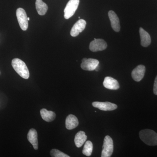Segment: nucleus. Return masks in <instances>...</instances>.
Returning <instances> with one entry per match:
<instances>
[{"mask_svg": "<svg viewBox=\"0 0 157 157\" xmlns=\"http://www.w3.org/2000/svg\"><path fill=\"white\" fill-rule=\"evenodd\" d=\"M140 139L147 145H157V134L150 129L141 130L139 133Z\"/></svg>", "mask_w": 157, "mask_h": 157, "instance_id": "1", "label": "nucleus"}, {"mask_svg": "<svg viewBox=\"0 0 157 157\" xmlns=\"http://www.w3.org/2000/svg\"><path fill=\"white\" fill-rule=\"evenodd\" d=\"M11 65L13 69L21 77L25 79L29 78V72L28 68L23 61L18 58L13 59L11 62Z\"/></svg>", "mask_w": 157, "mask_h": 157, "instance_id": "2", "label": "nucleus"}, {"mask_svg": "<svg viewBox=\"0 0 157 157\" xmlns=\"http://www.w3.org/2000/svg\"><path fill=\"white\" fill-rule=\"evenodd\" d=\"M113 151V140L110 136L107 135L104 139L101 157H110L112 155Z\"/></svg>", "mask_w": 157, "mask_h": 157, "instance_id": "3", "label": "nucleus"}, {"mask_svg": "<svg viewBox=\"0 0 157 157\" xmlns=\"http://www.w3.org/2000/svg\"><path fill=\"white\" fill-rule=\"evenodd\" d=\"M79 0H70L64 10V17L68 19L73 16L78 9Z\"/></svg>", "mask_w": 157, "mask_h": 157, "instance_id": "4", "label": "nucleus"}, {"mask_svg": "<svg viewBox=\"0 0 157 157\" xmlns=\"http://www.w3.org/2000/svg\"><path fill=\"white\" fill-rule=\"evenodd\" d=\"M16 16L21 28L22 30H27L28 28L29 21L25 10L22 8H18L16 11Z\"/></svg>", "mask_w": 157, "mask_h": 157, "instance_id": "5", "label": "nucleus"}, {"mask_svg": "<svg viewBox=\"0 0 157 157\" xmlns=\"http://www.w3.org/2000/svg\"><path fill=\"white\" fill-rule=\"evenodd\" d=\"M82 61V69L87 71H94L95 70L99 64V61L96 59L83 58Z\"/></svg>", "mask_w": 157, "mask_h": 157, "instance_id": "6", "label": "nucleus"}, {"mask_svg": "<svg viewBox=\"0 0 157 157\" xmlns=\"http://www.w3.org/2000/svg\"><path fill=\"white\" fill-rule=\"evenodd\" d=\"M107 46V43L103 39H94L90 44V50L94 52L105 50Z\"/></svg>", "mask_w": 157, "mask_h": 157, "instance_id": "7", "label": "nucleus"}, {"mask_svg": "<svg viewBox=\"0 0 157 157\" xmlns=\"http://www.w3.org/2000/svg\"><path fill=\"white\" fill-rule=\"evenodd\" d=\"M86 22L84 20H78L73 26L70 31V35L72 36L76 37L78 36L80 33L84 30L86 26Z\"/></svg>", "mask_w": 157, "mask_h": 157, "instance_id": "8", "label": "nucleus"}, {"mask_svg": "<svg viewBox=\"0 0 157 157\" xmlns=\"http://www.w3.org/2000/svg\"><path fill=\"white\" fill-rule=\"evenodd\" d=\"M93 107L104 111H111L115 110L117 108L116 104L109 102H94L92 103Z\"/></svg>", "mask_w": 157, "mask_h": 157, "instance_id": "9", "label": "nucleus"}, {"mask_svg": "<svg viewBox=\"0 0 157 157\" xmlns=\"http://www.w3.org/2000/svg\"><path fill=\"white\" fill-rule=\"evenodd\" d=\"M145 66L140 65L137 66L132 71V78L136 82L140 81L144 77L145 73Z\"/></svg>", "mask_w": 157, "mask_h": 157, "instance_id": "10", "label": "nucleus"}, {"mask_svg": "<svg viewBox=\"0 0 157 157\" xmlns=\"http://www.w3.org/2000/svg\"><path fill=\"white\" fill-rule=\"evenodd\" d=\"M109 20H110L111 25L113 30L116 32L120 31L121 26L120 24V21L117 15L114 11H109L108 12Z\"/></svg>", "mask_w": 157, "mask_h": 157, "instance_id": "11", "label": "nucleus"}, {"mask_svg": "<svg viewBox=\"0 0 157 157\" xmlns=\"http://www.w3.org/2000/svg\"><path fill=\"white\" fill-rule=\"evenodd\" d=\"M103 85L104 87L109 90H117L120 88L119 84L117 80L109 76L105 77Z\"/></svg>", "mask_w": 157, "mask_h": 157, "instance_id": "12", "label": "nucleus"}, {"mask_svg": "<svg viewBox=\"0 0 157 157\" xmlns=\"http://www.w3.org/2000/svg\"><path fill=\"white\" fill-rule=\"evenodd\" d=\"M140 38V44L142 46L147 47L151 43V38L149 34L142 28L139 29Z\"/></svg>", "mask_w": 157, "mask_h": 157, "instance_id": "13", "label": "nucleus"}, {"mask_svg": "<svg viewBox=\"0 0 157 157\" xmlns=\"http://www.w3.org/2000/svg\"><path fill=\"white\" fill-rule=\"evenodd\" d=\"M28 140L33 145L35 150L38 149V134L35 129H31L29 131L27 135Z\"/></svg>", "mask_w": 157, "mask_h": 157, "instance_id": "14", "label": "nucleus"}, {"mask_svg": "<svg viewBox=\"0 0 157 157\" xmlns=\"http://www.w3.org/2000/svg\"><path fill=\"white\" fill-rule=\"evenodd\" d=\"M78 124V119L73 114H70L67 117L66 120V127L68 130L75 128Z\"/></svg>", "mask_w": 157, "mask_h": 157, "instance_id": "15", "label": "nucleus"}, {"mask_svg": "<svg viewBox=\"0 0 157 157\" xmlns=\"http://www.w3.org/2000/svg\"><path fill=\"white\" fill-rule=\"evenodd\" d=\"M87 137L83 131H79L75 135L74 142L77 147H81L87 140Z\"/></svg>", "mask_w": 157, "mask_h": 157, "instance_id": "16", "label": "nucleus"}, {"mask_svg": "<svg viewBox=\"0 0 157 157\" xmlns=\"http://www.w3.org/2000/svg\"><path fill=\"white\" fill-rule=\"evenodd\" d=\"M40 114L42 118L45 121H52L56 118V113L52 111H48L45 109H42L40 110Z\"/></svg>", "mask_w": 157, "mask_h": 157, "instance_id": "17", "label": "nucleus"}, {"mask_svg": "<svg viewBox=\"0 0 157 157\" xmlns=\"http://www.w3.org/2000/svg\"><path fill=\"white\" fill-rule=\"evenodd\" d=\"M36 7L37 12L40 15H45L48 11V6L42 0H36Z\"/></svg>", "mask_w": 157, "mask_h": 157, "instance_id": "18", "label": "nucleus"}, {"mask_svg": "<svg viewBox=\"0 0 157 157\" xmlns=\"http://www.w3.org/2000/svg\"><path fill=\"white\" fill-rule=\"evenodd\" d=\"M93 150V144L91 141L88 140L85 144L82 154L86 156L89 157L92 154Z\"/></svg>", "mask_w": 157, "mask_h": 157, "instance_id": "19", "label": "nucleus"}, {"mask_svg": "<svg viewBox=\"0 0 157 157\" xmlns=\"http://www.w3.org/2000/svg\"><path fill=\"white\" fill-rule=\"evenodd\" d=\"M50 155L53 157H70V156L56 149H53L50 151Z\"/></svg>", "mask_w": 157, "mask_h": 157, "instance_id": "20", "label": "nucleus"}, {"mask_svg": "<svg viewBox=\"0 0 157 157\" xmlns=\"http://www.w3.org/2000/svg\"><path fill=\"white\" fill-rule=\"evenodd\" d=\"M153 92L155 95H157V76L155 79L154 85Z\"/></svg>", "mask_w": 157, "mask_h": 157, "instance_id": "21", "label": "nucleus"}, {"mask_svg": "<svg viewBox=\"0 0 157 157\" xmlns=\"http://www.w3.org/2000/svg\"><path fill=\"white\" fill-rule=\"evenodd\" d=\"M28 20L29 21L30 20V18L29 17H28Z\"/></svg>", "mask_w": 157, "mask_h": 157, "instance_id": "22", "label": "nucleus"}]
</instances>
